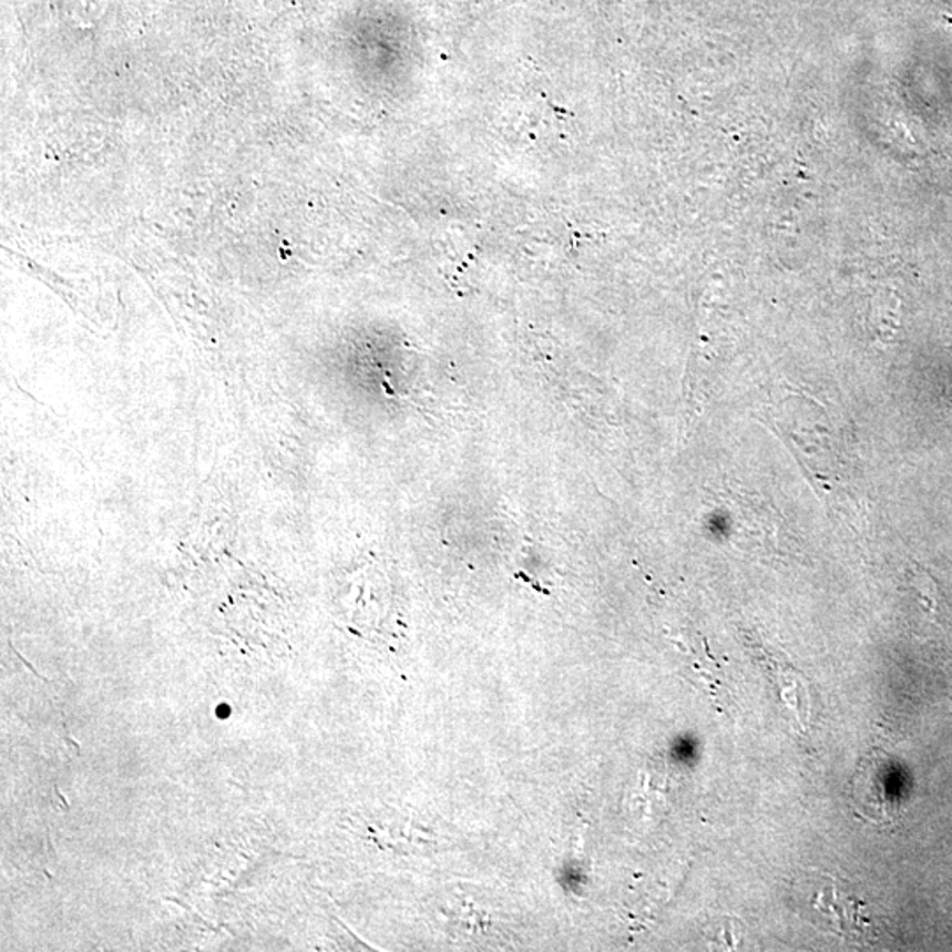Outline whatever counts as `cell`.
Masks as SVG:
<instances>
[{
	"label": "cell",
	"mask_w": 952,
	"mask_h": 952,
	"mask_svg": "<svg viewBox=\"0 0 952 952\" xmlns=\"http://www.w3.org/2000/svg\"><path fill=\"white\" fill-rule=\"evenodd\" d=\"M796 894L805 907H810L815 914L826 919L831 930L837 933L850 939H861L862 933H867V921L862 919L861 907L858 901L852 900L849 892L843 891L837 880L828 877L801 879Z\"/></svg>",
	"instance_id": "obj_1"
}]
</instances>
